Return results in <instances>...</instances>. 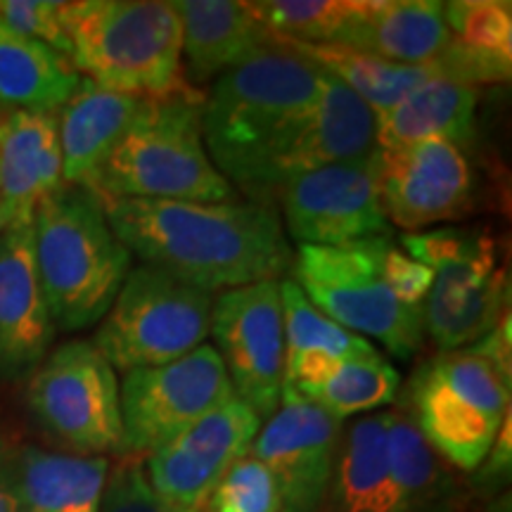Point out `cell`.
Returning <instances> with one entry per match:
<instances>
[{"instance_id": "9a60e30c", "label": "cell", "mask_w": 512, "mask_h": 512, "mask_svg": "<svg viewBox=\"0 0 512 512\" xmlns=\"http://www.w3.org/2000/svg\"><path fill=\"white\" fill-rule=\"evenodd\" d=\"M380 197L389 223L408 233L456 221L475 202V174L463 147L430 138L377 150Z\"/></svg>"}, {"instance_id": "ba28073f", "label": "cell", "mask_w": 512, "mask_h": 512, "mask_svg": "<svg viewBox=\"0 0 512 512\" xmlns=\"http://www.w3.org/2000/svg\"><path fill=\"white\" fill-rule=\"evenodd\" d=\"M406 394L432 451L465 472L484 463L510 415V380L467 347L422 363Z\"/></svg>"}, {"instance_id": "f1b7e54d", "label": "cell", "mask_w": 512, "mask_h": 512, "mask_svg": "<svg viewBox=\"0 0 512 512\" xmlns=\"http://www.w3.org/2000/svg\"><path fill=\"white\" fill-rule=\"evenodd\" d=\"M401 387V375L382 354L373 358H351L335 361L316 380L304 384L292 394L316 403L325 413L342 422L349 415L368 413L389 406Z\"/></svg>"}, {"instance_id": "d6986e66", "label": "cell", "mask_w": 512, "mask_h": 512, "mask_svg": "<svg viewBox=\"0 0 512 512\" xmlns=\"http://www.w3.org/2000/svg\"><path fill=\"white\" fill-rule=\"evenodd\" d=\"M174 5L183 29V76L197 88L214 81L273 46V34L261 27L247 3L238 0H178Z\"/></svg>"}, {"instance_id": "74e56055", "label": "cell", "mask_w": 512, "mask_h": 512, "mask_svg": "<svg viewBox=\"0 0 512 512\" xmlns=\"http://www.w3.org/2000/svg\"><path fill=\"white\" fill-rule=\"evenodd\" d=\"M12 451H15V446L10 444L8 437H5V432L0 430V512H19L15 494H12V479H10Z\"/></svg>"}, {"instance_id": "4fadbf2b", "label": "cell", "mask_w": 512, "mask_h": 512, "mask_svg": "<svg viewBox=\"0 0 512 512\" xmlns=\"http://www.w3.org/2000/svg\"><path fill=\"white\" fill-rule=\"evenodd\" d=\"M275 200L283 209L287 233L299 245L337 247L392 238L382 209L377 152L290 178Z\"/></svg>"}, {"instance_id": "1f68e13d", "label": "cell", "mask_w": 512, "mask_h": 512, "mask_svg": "<svg viewBox=\"0 0 512 512\" xmlns=\"http://www.w3.org/2000/svg\"><path fill=\"white\" fill-rule=\"evenodd\" d=\"M207 512H283L271 470L254 456L240 458L211 494Z\"/></svg>"}, {"instance_id": "6da1fadb", "label": "cell", "mask_w": 512, "mask_h": 512, "mask_svg": "<svg viewBox=\"0 0 512 512\" xmlns=\"http://www.w3.org/2000/svg\"><path fill=\"white\" fill-rule=\"evenodd\" d=\"M107 223L147 266L214 294L290 275L278 211L256 202L100 200Z\"/></svg>"}, {"instance_id": "e0dca14e", "label": "cell", "mask_w": 512, "mask_h": 512, "mask_svg": "<svg viewBox=\"0 0 512 512\" xmlns=\"http://www.w3.org/2000/svg\"><path fill=\"white\" fill-rule=\"evenodd\" d=\"M36 271L34 219L0 233V380H22L41 366L55 339Z\"/></svg>"}, {"instance_id": "7402d4cb", "label": "cell", "mask_w": 512, "mask_h": 512, "mask_svg": "<svg viewBox=\"0 0 512 512\" xmlns=\"http://www.w3.org/2000/svg\"><path fill=\"white\" fill-rule=\"evenodd\" d=\"M110 477V460L69 456L38 446L12 451V494L27 512H98Z\"/></svg>"}, {"instance_id": "7a4b0ae2", "label": "cell", "mask_w": 512, "mask_h": 512, "mask_svg": "<svg viewBox=\"0 0 512 512\" xmlns=\"http://www.w3.org/2000/svg\"><path fill=\"white\" fill-rule=\"evenodd\" d=\"M318 81L316 64L273 41L219 76L204 98L202 138L211 164L252 202L268 204V176L309 119Z\"/></svg>"}, {"instance_id": "9c48e42d", "label": "cell", "mask_w": 512, "mask_h": 512, "mask_svg": "<svg viewBox=\"0 0 512 512\" xmlns=\"http://www.w3.org/2000/svg\"><path fill=\"white\" fill-rule=\"evenodd\" d=\"M211 306L214 294L140 264L126 275L91 342L124 375L166 366L202 347L209 337Z\"/></svg>"}, {"instance_id": "8d00e7d4", "label": "cell", "mask_w": 512, "mask_h": 512, "mask_svg": "<svg viewBox=\"0 0 512 512\" xmlns=\"http://www.w3.org/2000/svg\"><path fill=\"white\" fill-rule=\"evenodd\" d=\"M510 456H512V444H510V415L505 418L501 432L491 446L489 456L484 460V477H501L503 472L510 470Z\"/></svg>"}, {"instance_id": "5b68a950", "label": "cell", "mask_w": 512, "mask_h": 512, "mask_svg": "<svg viewBox=\"0 0 512 512\" xmlns=\"http://www.w3.org/2000/svg\"><path fill=\"white\" fill-rule=\"evenodd\" d=\"M69 60L83 79L136 98H164L188 86L183 29L162 0L64 3Z\"/></svg>"}, {"instance_id": "d590c367", "label": "cell", "mask_w": 512, "mask_h": 512, "mask_svg": "<svg viewBox=\"0 0 512 512\" xmlns=\"http://www.w3.org/2000/svg\"><path fill=\"white\" fill-rule=\"evenodd\" d=\"M510 313L505 316L494 330L486 332L482 339H477L475 344H470L467 349H472L475 354L484 356L486 361L501 373L505 380H512V354H510Z\"/></svg>"}, {"instance_id": "4316f807", "label": "cell", "mask_w": 512, "mask_h": 512, "mask_svg": "<svg viewBox=\"0 0 512 512\" xmlns=\"http://www.w3.org/2000/svg\"><path fill=\"white\" fill-rule=\"evenodd\" d=\"M273 41L306 57L318 69L337 76L344 86L351 88L373 112L394 107L408 98L420 86L441 79L430 64H399L382 60L361 50L344 46H320V43H299L292 38L275 36Z\"/></svg>"}, {"instance_id": "52a82bcc", "label": "cell", "mask_w": 512, "mask_h": 512, "mask_svg": "<svg viewBox=\"0 0 512 512\" xmlns=\"http://www.w3.org/2000/svg\"><path fill=\"white\" fill-rule=\"evenodd\" d=\"M401 249L434 273L422 316L425 332L441 351L470 347L508 316L510 278L498 245L486 233L460 228L406 233Z\"/></svg>"}, {"instance_id": "d4e9b609", "label": "cell", "mask_w": 512, "mask_h": 512, "mask_svg": "<svg viewBox=\"0 0 512 512\" xmlns=\"http://www.w3.org/2000/svg\"><path fill=\"white\" fill-rule=\"evenodd\" d=\"M81 83L67 55L0 22V114L60 112Z\"/></svg>"}, {"instance_id": "ac0fdd59", "label": "cell", "mask_w": 512, "mask_h": 512, "mask_svg": "<svg viewBox=\"0 0 512 512\" xmlns=\"http://www.w3.org/2000/svg\"><path fill=\"white\" fill-rule=\"evenodd\" d=\"M377 152L375 114L337 76L320 69L318 98L299 136L273 164L268 176V204L290 178L330 164L358 162Z\"/></svg>"}, {"instance_id": "8992f818", "label": "cell", "mask_w": 512, "mask_h": 512, "mask_svg": "<svg viewBox=\"0 0 512 512\" xmlns=\"http://www.w3.org/2000/svg\"><path fill=\"white\" fill-rule=\"evenodd\" d=\"M392 238L356 240L337 247L299 245L290 275L306 299L330 320L358 337L380 342L408 361L425 342L422 309L403 304L382 273Z\"/></svg>"}, {"instance_id": "603a6c76", "label": "cell", "mask_w": 512, "mask_h": 512, "mask_svg": "<svg viewBox=\"0 0 512 512\" xmlns=\"http://www.w3.org/2000/svg\"><path fill=\"white\" fill-rule=\"evenodd\" d=\"M479 88L434 79L375 114L377 150L441 138L463 147L477 133Z\"/></svg>"}, {"instance_id": "277c9868", "label": "cell", "mask_w": 512, "mask_h": 512, "mask_svg": "<svg viewBox=\"0 0 512 512\" xmlns=\"http://www.w3.org/2000/svg\"><path fill=\"white\" fill-rule=\"evenodd\" d=\"M202 105V91L192 86L145 98L91 192L100 200L233 202L235 188L204 147Z\"/></svg>"}, {"instance_id": "83f0119b", "label": "cell", "mask_w": 512, "mask_h": 512, "mask_svg": "<svg viewBox=\"0 0 512 512\" xmlns=\"http://www.w3.org/2000/svg\"><path fill=\"white\" fill-rule=\"evenodd\" d=\"M387 456L399 512H446L451 477L408 413H387Z\"/></svg>"}, {"instance_id": "4dcf8cb0", "label": "cell", "mask_w": 512, "mask_h": 512, "mask_svg": "<svg viewBox=\"0 0 512 512\" xmlns=\"http://www.w3.org/2000/svg\"><path fill=\"white\" fill-rule=\"evenodd\" d=\"M280 304H283L285 361L299 356H330L337 361L373 358L380 354L368 339L344 330L323 311H318L292 278L280 280Z\"/></svg>"}, {"instance_id": "484cf974", "label": "cell", "mask_w": 512, "mask_h": 512, "mask_svg": "<svg viewBox=\"0 0 512 512\" xmlns=\"http://www.w3.org/2000/svg\"><path fill=\"white\" fill-rule=\"evenodd\" d=\"M330 491L337 512H399L387 456V413L351 425L337 453Z\"/></svg>"}, {"instance_id": "cb8c5ba5", "label": "cell", "mask_w": 512, "mask_h": 512, "mask_svg": "<svg viewBox=\"0 0 512 512\" xmlns=\"http://www.w3.org/2000/svg\"><path fill=\"white\" fill-rule=\"evenodd\" d=\"M451 46L439 0H368L354 50L399 64H432Z\"/></svg>"}, {"instance_id": "f546056e", "label": "cell", "mask_w": 512, "mask_h": 512, "mask_svg": "<svg viewBox=\"0 0 512 512\" xmlns=\"http://www.w3.org/2000/svg\"><path fill=\"white\" fill-rule=\"evenodd\" d=\"M275 36L320 46H354L368 0H259L247 3Z\"/></svg>"}, {"instance_id": "44dd1931", "label": "cell", "mask_w": 512, "mask_h": 512, "mask_svg": "<svg viewBox=\"0 0 512 512\" xmlns=\"http://www.w3.org/2000/svg\"><path fill=\"white\" fill-rule=\"evenodd\" d=\"M62 183L57 112L0 114V202L12 221L34 219L36 204Z\"/></svg>"}, {"instance_id": "7c38bea8", "label": "cell", "mask_w": 512, "mask_h": 512, "mask_svg": "<svg viewBox=\"0 0 512 512\" xmlns=\"http://www.w3.org/2000/svg\"><path fill=\"white\" fill-rule=\"evenodd\" d=\"M209 335L235 399L261 422L271 418L280 406L285 368L280 280L219 292L211 306Z\"/></svg>"}, {"instance_id": "e575fe53", "label": "cell", "mask_w": 512, "mask_h": 512, "mask_svg": "<svg viewBox=\"0 0 512 512\" xmlns=\"http://www.w3.org/2000/svg\"><path fill=\"white\" fill-rule=\"evenodd\" d=\"M382 273L389 287L403 304L422 309L427 294H430L434 273L432 268H427L420 261H415L413 256H408L401 247H396L394 242H389L382 256Z\"/></svg>"}, {"instance_id": "2e32d148", "label": "cell", "mask_w": 512, "mask_h": 512, "mask_svg": "<svg viewBox=\"0 0 512 512\" xmlns=\"http://www.w3.org/2000/svg\"><path fill=\"white\" fill-rule=\"evenodd\" d=\"M342 422L299 396L280 406L256 434L249 456L261 460L280 489L283 512H318L330 494Z\"/></svg>"}, {"instance_id": "8fae6325", "label": "cell", "mask_w": 512, "mask_h": 512, "mask_svg": "<svg viewBox=\"0 0 512 512\" xmlns=\"http://www.w3.org/2000/svg\"><path fill=\"white\" fill-rule=\"evenodd\" d=\"M230 399L226 368L207 342L166 366L131 370L119 382L121 453L152 456Z\"/></svg>"}, {"instance_id": "836d02e7", "label": "cell", "mask_w": 512, "mask_h": 512, "mask_svg": "<svg viewBox=\"0 0 512 512\" xmlns=\"http://www.w3.org/2000/svg\"><path fill=\"white\" fill-rule=\"evenodd\" d=\"M98 512H169L147 482L143 458L126 456L107 477Z\"/></svg>"}, {"instance_id": "30bf717a", "label": "cell", "mask_w": 512, "mask_h": 512, "mask_svg": "<svg viewBox=\"0 0 512 512\" xmlns=\"http://www.w3.org/2000/svg\"><path fill=\"white\" fill-rule=\"evenodd\" d=\"M27 401L46 430L81 456L121 451L119 377L93 342L72 339L29 377Z\"/></svg>"}, {"instance_id": "d6a6232c", "label": "cell", "mask_w": 512, "mask_h": 512, "mask_svg": "<svg viewBox=\"0 0 512 512\" xmlns=\"http://www.w3.org/2000/svg\"><path fill=\"white\" fill-rule=\"evenodd\" d=\"M62 10L64 3H53V0H0V22L15 34L46 43L69 57Z\"/></svg>"}, {"instance_id": "ab89813d", "label": "cell", "mask_w": 512, "mask_h": 512, "mask_svg": "<svg viewBox=\"0 0 512 512\" xmlns=\"http://www.w3.org/2000/svg\"><path fill=\"white\" fill-rule=\"evenodd\" d=\"M19 512H27V510H19Z\"/></svg>"}, {"instance_id": "5bb4252c", "label": "cell", "mask_w": 512, "mask_h": 512, "mask_svg": "<svg viewBox=\"0 0 512 512\" xmlns=\"http://www.w3.org/2000/svg\"><path fill=\"white\" fill-rule=\"evenodd\" d=\"M261 420L230 399L181 437L147 456L145 475L169 512H204L226 472L252 448Z\"/></svg>"}, {"instance_id": "f35d334b", "label": "cell", "mask_w": 512, "mask_h": 512, "mask_svg": "<svg viewBox=\"0 0 512 512\" xmlns=\"http://www.w3.org/2000/svg\"><path fill=\"white\" fill-rule=\"evenodd\" d=\"M12 223V214L8 211V207H5L3 202H0V233H3L5 228H8Z\"/></svg>"}, {"instance_id": "3957f363", "label": "cell", "mask_w": 512, "mask_h": 512, "mask_svg": "<svg viewBox=\"0 0 512 512\" xmlns=\"http://www.w3.org/2000/svg\"><path fill=\"white\" fill-rule=\"evenodd\" d=\"M34 256L43 294L62 332L98 325L131 273L128 252L100 197L62 183L34 209Z\"/></svg>"}, {"instance_id": "ffe728a7", "label": "cell", "mask_w": 512, "mask_h": 512, "mask_svg": "<svg viewBox=\"0 0 512 512\" xmlns=\"http://www.w3.org/2000/svg\"><path fill=\"white\" fill-rule=\"evenodd\" d=\"M143 98L102 88L83 79L67 105L57 112L62 181L93 190L100 169L136 119Z\"/></svg>"}]
</instances>
